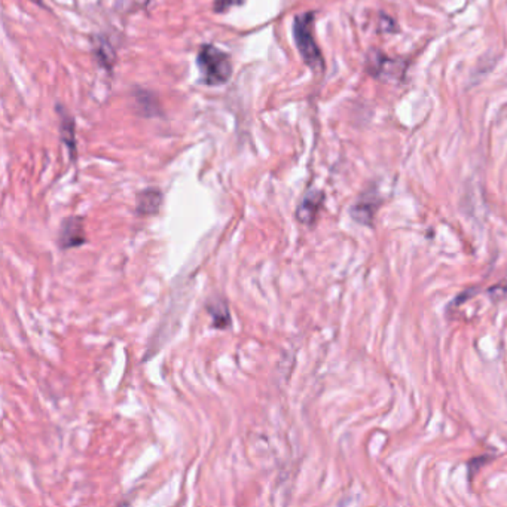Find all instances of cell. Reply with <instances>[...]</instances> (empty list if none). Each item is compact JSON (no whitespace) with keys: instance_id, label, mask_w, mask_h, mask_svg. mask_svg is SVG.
<instances>
[{"instance_id":"cell-2","label":"cell","mask_w":507,"mask_h":507,"mask_svg":"<svg viewBox=\"0 0 507 507\" xmlns=\"http://www.w3.org/2000/svg\"><path fill=\"white\" fill-rule=\"evenodd\" d=\"M196 64L203 75V81L207 85H224L233 75L231 57L213 45L201 47L196 57Z\"/></svg>"},{"instance_id":"cell-8","label":"cell","mask_w":507,"mask_h":507,"mask_svg":"<svg viewBox=\"0 0 507 507\" xmlns=\"http://www.w3.org/2000/svg\"><path fill=\"white\" fill-rule=\"evenodd\" d=\"M208 313H210L212 318H213V325L217 329H225L229 326L231 323V315H229V310L228 305L222 301H214L213 304H208L207 306Z\"/></svg>"},{"instance_id":"cell-5","label":"cell","mask_w":507,"mask_h":507,"mask_svg":"<svg viewBox=\"0 0 507 507\" xmlns=\"http://www.w3.org/2000/svg\"><path fill=\"white\" fill-rule=\"evenodd\" d=\"M380 198L377 196V194H363L360 196V200L351 207L350 210V214L351 217L356 220L357 224L360 225H366V226H370L373 219H375V214H377V210L380 207Z\"/></svg>"},{"instance_id":"cell-3","label":"cell","mask_w":507,"mask_h":507,"mask_svg":"<svg viewBox=\"0 0 507 507\" xmlns=\"http://www.w3.org/2000/svg\"><path fill=\"white\" fill-rule=\"evenodd\" d=\"M366 69L368 72L380 81L387 82H398L405 75L406 63L400 60H394L381 52L380 49H370L366 58Z\"/></svg>"},{"instance_id":"cell-1","label":"cell","mask_w":507,"mask_h":507,"mask_svg":"<svg viewBox=\"0 0 507 507\" xmlns=\"http://www.w3.org/2000/svg\"><path fill=\"white\" fill-rule=\"evenodd\" d=\"M293 36L297 51L308 68L320 70L325 68L323 55L314 39V13H305L295 17Z\"/></svg>"},{"instance_id":"cell-10","label":"cell","mask_w":507,"mask_h":507,"mask_svg":"<svg viewBox=\"0 0 507 507\" xmlns=\"http://www.w3.org/2000/svg\"><path fill=\"white\" fill-rule=\"evenodd\" d=\"M242 2H244V0H214L213 8H214L216 13L222 14V13H225V10L231 9L235 5H241Z\"/></svg>"},{"instance_id":"cell-7","label":"cell","mask_w":507,"mask_h":507,"mask_svg":"<svg viewBox=\"0 0 507 507\" xmlns=\"http://www.w3.org/2000/svg\"><path fill=\"white\" fill-rule=\"evenodd\" d=\"M161 204H162L161 191L149 187V189L140 192L137 196V213L143 216L155 214L158 213Z\"/></svg>"},{"instance_id":"cell-11","label":"cell","mask_w":507,"mask_h":507,"mask_svg":"<svg viewBox=\"0 0 507 507\" xmlns=\"http://www.w3.org/2000/svg\"><path fill=\"white\" fill-rule=\"evenodd\" d=\"M382 31L385 33H396L398 31V27H396L394 20L389 15H381V23H380Z\"/></svg>"},{"instance_id":"cell-9","label":"cell","mask_w":507,"mask_h":507,"mask_svg":"<svg viewBox=\"0 0 507 507\" xmlns=\"http://www.w3.org/2000/svg\"><path fill=\"white\" fill-rule=\"evenodd\" d=\"M491 458H492L491 455H483V457H478V458L470 460V462H469V475H470V478H473V475H476V473L479 471V469L483 465H487L488 461H491Z\"/></svg>"},{"instance_id":"cell-12","label":"cell","mask_w":507,"mask_h":507,"mask_svg":"<svg viewBox=\"0 0 507 507\" xmlns=\"http://www.w3.org/2000/svg\"><path fill=\"white\" fill-rule=\"evenodd\" d=\"M33 2H35V3H40V0H33Z\"/></svg>"},{"instance_id":"cell-4","label":"cell","mask_w":507,"mask_h":507,"mask_svg":"<svg viewBox=\"0 0 507 507\" xmlns=\"http://www.w3.org/2000/svg\"><path fill=\"white\" fill-rule=\"evenodd\" d=\"M86 241L84 220L81 217H68L63 222L60 229L58 244L61 249L79 247Z\"/></svg>"},{"instance_id":"cell-6","label":"cell","mask_w":507,"mask_h":507,"mask_svg":"<svg viewBox=\"0 0 507 507\" xmlns=\"http://www.w3.org/2000/svg\"><path fill=\"white\" fill-rule=\"evenodd\" d=\"M325 200V194L322 191H310L304 198L301 204L296 208V217L301 224L310 225L315 220V216L320 210Z\"/></svg>"}]
</instances>
